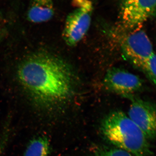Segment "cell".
<instances>
[{
  "mask_svg": "<svg viewBox=\"0 0 156 156\" xmlns=\"http://www.w3.org/2000/svg\"><path fill=\"white\" fill-rule=\"evenodd\" d=\"M156 0H121L119 17L122 25L129 31L140 29L156 13Z\"/></svg>",
  "mask_w": 156,
  "mask_h": 156,
  "instance_id": "obj_4",
  "label": "cell"
},
{
  "mask_svg": "<svg viewBox=\"0 0 156 156\" xmlns=\"http://www.w3.org/2000/svg\"><path fill=\"white\" fill-rule=\"evenodd\" d=\"M20 86L37 105L49 109L68 99L72 93L69 66L52 54L38 53L24 59L17 70Z\"/></svg>",
  "mask_w": 156,
  "mask_h": 156,
  "instance_id": "obj_1",
  "label": "cell"
},
{
  "mask_svg": "<svg viewBox=\"0 0 156 156\" xmlns=\"http://www.w3.org/2000/svg\"><path fill=\"white\" fill-rule=\"evenodd\" d=\"M101 128L105 138L116 147L134 156H147L151 154L146 136L124 112L116 111L108 115Z\"/></svg>",
  "mask_w": 156,
  "mask_h": 156,
  "instance_id": "obj_2",
  "label": "cell"
},
{
  "mask_svg": "<svg viewBox=\"0 0 156 156\" xmlns=\"http://www.w3.org/2000/svg\"><path fill=\"white\" fill-rule=\"evenodd\" d=\"M2 14H1V13H0V23H1V22H2Z\"/></svg>",
  "mask_w": 156,
  "mask_h": 156,
  "instance_id": "obj_13",
  "label": "cell"
},
{
  "mask_svg": "<svg viewBox=\"0 0 156 156\" xmlns=\"http://www.w3.org/2000/svg\"><path fill=\"white\" fill-rule=\"evenodd\" d=\"M90 156H133L131 154L117 147H101Z\"/></svg>",
  "mask_w": 156,
  "mask_h": 156,
  "instance_id": "obj_11",
  "label": "cell"
},
{
  "mask_svg": "<svg viewBox=\"0 0 156 156\" xmlns=\"http://www.w3.org/2000/svg\"><path fill=\"white\" fill-rule=\"evenodd\" d=\"M50 143L47 136L35 137L29 143L23 156H49Z\"/></svg>",
  "mask_w": 156,
  "mask_h": 156,
  "instance_id": "obj_9",
  "label": "cell"
},
{
  "mask_svg": "<svg viewBox=\"0 0 156 156\" xmlns=\"http://www.w3.org/2000/svg\"><path fill=\"white\" fill-rule=\"evenodd\" d=\"M130 31L121 39V49L130 62L141 69L146 60L154 53L152 44L142 30L138 29Z\"/></svg>",
  "mask_w": 156,
  "mask_h": 156,
  "instance_id": "obj_5",
  "label": "cell"
},
{
  "mask_svg": "<svg viewBox=\"0 0 156 156\" xmlns=\"http://www.w3.org/2000/svg\"><path fill=\"white\" fill-rule=\"evenodd\" d=\"M128 116L148 139L156 136V109L152 104L138 98L131 97Z\"/></svg>",
  "mask_w": 156,
  "mask_h": 156,
  "instance_id": "obj_7",
  "label": "cell"
},
{
  "mask_svg": "<svg viewBox=\"0 0 156 156\" xmlns=\"http://www.w3.org/2000/svg\"><path fill=\"white\" fill-rule=\"evenodd\" d=\"M75 9L66 17L62 37L66 44L74 47L83 38L91 25L94 6L91 0H73Z\"/></svg>",
  "mask_w": 156,
  "mask_h": 156,
  "instance_id": "obj_3",
  "label": "cell"
},
{
  "mask_svg": "<svg viewBox=\"0 0 156 156\" xmlns=\"http://www.w3.org/2000/svg\"><path fill=\"white\" fill-rule=\"evenodd\" d=\"M156 60L154 53L146 60L140 69L154 84L156 83Z\"/></svg>",
  "mask_w": 156,
  "mask_h": 156,
  "instance_id": "obj_10",
  "label": "cell"
},
{
  "mask_svg": "<svg viewBox=\"0 0 156 156\" xmlns=\"http://www.w3.org/2000/svg\"><path fill=\"white\" fill-rule=\"evenodd\" d=\"M54 14L53 0H31L27 17L31 22L42 23L51 20Z\"/></svg>",
  "mask_w": 156,
  "mask_h": 156,
  "instance_id": "obj_8",
  "label": "cell"
},
{
  "mask_svg": "<svg viewBox=\"0 0 156 156\" xmlns=\"http://www.w3.org/2000/svg\"><path fill=\"white\" fill-rule=\"evenodd\" d=\"M11 133L10 122L7 121L0 135V156H2L9 144Z\"/></svg>",
  "mask_w": 156,
  "mask_h": 156,
  "instance_id": "obj_12",
  "label": "cell"
},
{
  "mask_svg": "<svg viewBox=\"0 0 156 156\" xmlns=\"http://www.w3.org/2000/svg\"><path fill=\"white\" fill-rule=\"evenodd\" d=\"M104 86L111 92L126 97H131L143 86L138 76L126 70L113 67L108 70L105 76Z\"/></svg>",
  "mask_w": 156,
  "mask_h": 156,
  "instance_id": "obj_6",
  "label": "cell"
}]
</instances>
